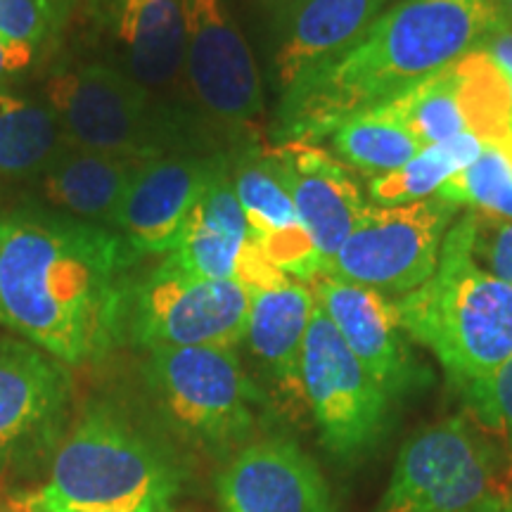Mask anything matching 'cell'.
Here are the masks:
<instances>
[{
  "instance_id": "obj_13",
  "label": "cell",
  "mask_w": 512,
  "mask_h": 512,
  "mask_svg": "<svg viewBox=\"0 0 512 512\" xmlns=\"http://www.w3.org/2000/svg\"><path fill=\"white\" fill-rule=\"evenodd\" d=\"M309 285L351 354L389 399L394 401L420 387L425 375L413 356L411 337L401 323L396 299L328 273L316 275Z\"/></svg>"
},
{
  "instance_id": "obj_18",
  "label": "cell",
  "mask_w": 512,
  "mask_h": 512,
  "mask_svg": "<svg viewBox=\"0 0 512 512\" xmlns=\"http://www.w3.org/2000/svg\"><path fill=\"white\" fill-rule=\"evenodd\" d=\"M394 0H290L275 17L273 76L283 93L299 76L354 48Z\"/></svg>"
},
{
  "instance_id": "obj_2",
  "label": "cell",
  "mask_w": 512,
  "mask_h": 512,
  "mask_svg": "<svg viewBox=\"0 0 512 512\" xmlns=\"http://www.w3.org/2000/svg\"><path fill=\"white\" fill-rule=\"evenodd\" d=\"M496 0H396L366 36L280 93L275 143H318L456 64L501 19Z\"/></svg>"
},
{
  "instance_id": "obj_26",
  "label": "cell",
  "mask_w": 512,
  "mask_h": 512,
  "mask_svg": "<svg viewBox=\"0 0 512 512\" xmlns=\"http://www.w3.org/2000/svg\"><path fill=\"white\" fill-rule=\"evenodd\" d=\"M482 150L484 145L467 131L444 140V143L422 147L411 162L399 166L396 171L370 178L368 195L373 200L370 204L396 207V204L430 200L448 178L475 162Z\"/></svg>"
},
{
  "instance_id": "obj_28",
  "label": "cell",
  "mask_w": 512,
  "mask_h": 512,
  "mask_svg": "<svg viewBox=\"0 0 512 512\" xmlns=\"http://www.w3.org/2000/svg\"><path fill=\"white\" fill-rule=\"evenodd\" d=\"M380 110L401 121L420 147L444 143L465 131L463 114L456 100V76L451 67L420 81L411 91L389 100Z\"/></svg>"
},
{
  "instance_id": "obj_20",
  "label": "cell",
  "mask_w": 512,
  "mask_h": 512,
  "mask_svg": "<svg viewBox=\"0 0 512 512\" xmlns=\"http://www.w3.org/2000/svg\"><path fill=\"white\" fill-rule=\"evenodd\" d=\"M98 12L121 50V72L147 93L174 86L185 64L181 0H100Z\"/></svg>"
},
{
  "instance_id": "obj_16",
  "label": "cell",
  "mask_w": 512,
  "mask_h": 512,
  "mask_svg": "<svg viewBox=\"0 0 512 512\" xmlns=\"http://www.w3.org/2000/svg\"><path fill=\"white\" fill-rule=\"evenodd\" d=\"M230 181L249 226V238L266 259L299 283L325 271L316 242L299 221L278 164L264 150H247L230 162Z\"/></svg>"
},
{
  "instance_id": "obj_12",
  "label": "cell",
  "mask_w": 512,
  "mask_h": 512,
  "mask_svg": "<svg viewBox=\"0 0 512 512\" xmlns=\"http://www.w3.org/2000/svg\"><path fill=\"white\" fill-rule=\"evenodd\" d=\"M72 403L67 366L15 335H0V477L55 444Z\"/></svg>"
},
{
  "instance_id": "obj_33",
  "label": "cell",
  "mask_w": 512,
  "mask_h": 512,
  "mask_svg": "<svg viewBox=\"0 0 512 512\" xmlns=\"http://www.w3.org/2000/svg\"><path fill=\"white\" fill-rule=\"evenodd\" d=\"M465 512H512V498L494 494L484 498V501H479L477 505H472V508Z\"/></svg>"
},
{
  "instance_id": "obj_34",
  "label": "cell",
  "mask_w": 512,
  "mask_h": 512,
  "mask_svg": "<svg viewBox=\"0 0 512 512\" xmlns=\"http://www.w3.org/2000/svg\"><path fill=\"white\" fill-rule=\"evenodd\" d=\"M496 3H498V10H501L503 19L512 27V0H496Z\"/></svg>"
},
{
  "instance_id": "obj_19",
  "label": "cell",
  "mask_w": 512,
  "mask_h": 512,
  "mask_svg": "<svg viewBox=\"0 0 512 512\" xmlns=\"http://www.w3.org/2000/svg\"><path fill=\"white\" fill-rule=\"evenodd\" d=\"M313 309L316 297L311 285L299 280L254 292L249 306L247 349L292 418L309 413L302 387V351Z\"/></svg>"
},
{
  "instance_id": "obj_10",
  "label": "cell",
  "mask_w": 512,
  "mask_h": 512,
  "mask_svg": "<svg viewBox=\"0 0 512 512\" xmlns=\"http://www.w3.org/2000/svg\"><path fill=\"white\" fill-rule=\"evenodd\" d=\"M494 489L491 446L463 418H448L401 446L377 512H465Z\"/></svg>"
},
{
  "instance_id": "obj_5",
  "label": "cell",
  "mask_w": 512,
  "mask_h": 512,
  "mask_svg": "<svg viewBox=\"0 0 512 512\" xmlns=\"http://www.w3.org/2000/svg\"><path fill=\"white\" fill-rule=\"evenodd\" d=\"M143 373L169 425L209 451L245 446L266 406L235 349H150Z\"/></svg>"
},
{
  "instance_id": "obj_21",
  "label": "cell",
  "mask_w": 512,
  "mask_h": 512,
  "mask_svg": "<svg viewBox=\"0 0 512 512\" xmlns=\"http://www.w3.org/2000/svg\"><path fill=\"white\" fill-rule=\"evenodd\" d=\"M230 162L207 185L185 219L174 247L164 254L192 275L235 280L240 256L249 242V226L230 181ZM238 283V280H235Z\"/></svg>"
},
{
  "instance_id": "obj_6",
  "label": "cell",
  "mask_w": 512,
  "mask_h": 512,
  "mask_svg": "<svg viewBox=\"0 0 512 512\" xmlns=\"http://www.w3.org/2000/svg\"><path fill=\"white\" fill-rule=\"evenodd\" d=\"M252 294L235 280L192 275L162 259L131 280L124 309V339L140 349L223 347L245 342Z\"/></svg>"
},
{
  "instance_id": "obj_1",
  "label": "cell",
  "mask_w": 512,
  "mask_h": 512,
  "mask_svg": "<svg viewBox=\"0 0 512 512\" xmlns=\"http://www.w3.org/2000/svg\"><path fill=\"white\" fill-rule=\"evenodd\" d=\"M140 256L98 223L46 207L0 214V328L67 368L124 339L128 271Z\"/></svg>"
},
{
  "instance_id": "obj_7",
  "label": "cell",
  "mask_w": 512,
  "mask_h": 512,
  "mask_svg": "<svg viewBox=\"0 0 512 512\" xmlns=\"http://www.w3.org/2000/svg\"><path fill=\"white\" fill-rule=\"evenodd\" d=\"M456 214V204L439 197L396 207L366 204L323 273L387 297H403L437 271L441 245Z\"/></svg>"
},
{
  "instance_id": "obj_9",
  "label": "cell",
  "mask_w": 512,
  "mask_h": 512,
  "mask_svg": "<svg viewBox=\"0 0 512 512\" xmlns=\"http://www.w3.org/2000/svg\"><path fill=\"white\" fill-rule=\"evenodd\" d=\"M46 102L76 147L136 159L171 155L152 93L110 64L86 62L53 74Z\"/></svg>"
},
{
  "instance_id": "obj_17",
  "label": "cell",
  "mask_w": 512,
  "mask_h": 512,
  "mask_svg": "<svg viewBox=\"0 0 512 512\" xmlns=\"http://www.w3.org/2000/svg\"><path fill=\"white\" fill-rule=\"evenodd\" d=\"M268 152L328 268L366 209V197L347 166L318 143H275Z\"/></svg>"
},
{
  "instance_id": "obj_15",
  "label": "cell",
  "mask_w": 512,
  "mask_h": 512,
  "mask_svg": "<svg viewBox=\"0 0 512 512\" xmlns=\"http://www.w3.org/2000/svg\"><path fill=\"white\" fill-rule=\"evenodd\" d=\"M226 155H164L147 159L128 185L110 223L138 256L166 254Z\"/></svg>"
},
{
  "instance_id": "obj_36",
  "label": "cell",
  "mask_w": 512,
  "mask_h": 512,
  "mask_svg": "<svg viewBox=\"0 0 512 512\" xmlns=\"http://www.w3.org/2000/svg\"><path fill=\"white\" fill-rule=\"evenodd\" d=\"M259 3H264V5H268V8H283L285 3H290V0H259Z\"/></svg>"
},
{
  "instance_id": "obj_23",
  "label": "cell",
  "mask_w": 512,
  "mask_h": 512,
  "mask_svg": "<svg viewBox=\"0 0 512 512\" xmlns=\"http://www.w3.org/2000/svg\"><path fill=\"white\" fill-rule=\"evenodd\" d=\"M69 145L48 102L0 88V178L27 181L43 176Z\"/></svg>"
},
{
  "instance_id": "obj_4",
  "label": "cell",
  "mask_w": 512,
  "mask_h": 512,
  "mask_svg": "<svg viewBox=\"0 0 512 512\" xmlns=\"http://www.w3.org/2000/svg\"><path fill=\"white\" fill-rule=\"evenodd\" d=\"M472 211L448 228L432 278L396 299L408 337L427 347L460 389L512 356V285L472 256Z\"/></svg>"
},
{
  "instance_id": "obj_22",
  "label": "cell",
  "mask_w": 512,
  "mask_h": 512,
  "mask_svg": "<svg viewBox=\"0 0 512 512\" xmlns=\"http://www.w3.org/2000/svg\"><path fill=\"white\" fill-rule=\"evenodd\" d=\"M145 162L69 145L46 174L38 176L43 207L110 228L128 185Z\"/></svg>"
},
{
  "instance_id": "obj_38",
  "label": "cell",
  "mask_w": 512,
  "mask_h": 512,
  "mask_svg": "<svg viewBox=\"0 0 512 512\" xmlns=\"http://www.w3.org/2000/svg\"><path fill=\"white\" fill-rule=\"evenodd\" d=\"M394 3H396V0H394Z\"/></svg>"
},
{
  "instance_id": "obj_31",
  "label": "cell",
  "mask_w": 512,
  "mask_h": 512,
  "mask_svg": "<svg viewBox=\"0 0 512 512\" xmlns=\"http://www.w3.org/2000/svg\"><path fill=\"white\" fill-rule=\"evenodd\" d=\"M472 219H475V238H472L475 261L484 271L512 285V221L484 211H472Z\"/></svg>"
},
{
  "instance_id": "obj_11",
  "label": "cell",
  "mask_w": 512,
  "mask_h": 512,
  "mask_svg": "<svg viewBox=\"0 0 512 512\" xmlns=\"http://www.w3.org/2000/svg\"><path fill=\"white\" fill-rule=\"evenodd\" d=\"M185 64L200 107L228 126H245L264 110V88L249 43L223 0H181Z\"/></svg>"
},
{
  "instance_id": "obj_35",
  "label": "cell",
  "mask_w": 512,
  "mask_h": 512,
  "mask_svg": "<svg viewBox=\"0 0 512 512\" xmlns=\"http://www.w3.org/2000/svg\"><path fill=\"white\" fill-rule=\"evenodd\" d=\"M498 147V150H501L503 152V157L505 159H508V162H510V166H512V133H510V136L508 138H505L503 140V143L501 145H496Z\"/></svg>"
},
{
  "instance_id": "obj_3",
  "label": "cell",
  "mask_w": 512,
  "mask_h": 512,
  "mask_svg": "<svg viewBox=\"0 0 512 512\" xmlns=\"http://www.w3.org/2000/svg\"><path fill=\"white\" fill-rule=\"evenodd\" d=\"M178 491L171 448L117 403L91 401L22 512H171Z\"/></svg>"
},
{
  "instance_id": "obj_32",
  "label": "cell",
  "mask_w": 512,
  "mask_h": 512,
  "mask_svg": "<svg viewBox=\"0 0 512 512\" xmlns=\"http://www.w3.org/2000/svg\"><path fill=\"white\" fill-rule=\"evenodd\" d=\"M486 53L494 57V62L501 67V72L505 74V79L510 83L512 91V27L505 19L501 17L498 22L486 31V36L479 43Z\"/></svg>"
},
{
  "instance_id": "obj_24",
  "label": "cell",
  "mask_w": 512,
  "mask_h": 512,
  "mask_svg": "<svg viewBox=\"0 0 512 512\" xmlns=\"http://www.w3.org/2000/svg\"><path fill=\"white\" fill-rule=\"evenodd\" d=\"M76 0H0V88H12L55 53Z\"/></svg>"
},
{
  "instance_id": "obj_25",
  "label": "cell",
  "mask_w": 512,
  "mask_h": 512,
  "mask_svg": "<svg viewBox=\"0 0 512 512\" xmlns=\"http://www.w3.org/2000/svg\"><path fill=\"white\" fill-rule=\"evenodd\" d=\"M453 76L465 131L482 145H501L512 133V91L501 67L477 46L453 64Z\"/></svg>"
},
{
  "instance_id": "obj_37",
  "label": "cell",
  "mask_w": 512,
  "mask_h": 512,
  "mask_svg": "<svg viewBox=\"0 0 512 512\" xmlns=\"http://www.w3.org/2000/svg\"><path fill=\"white\" fill-rule=\"evenodd\" d=\"M510 475H512V472H510Z\"/></svg>"
},
{
  "instance_id": "obj_14",
  "label": "cell",
  "mask_w": 512,
  "mask_h": 512,
  "mask_svg": "<svg viewBox=\"0 0 512 512\" xmlns=\"http://www.w3.org/2000/svg\"><path fill=\"white\" fill-rule=\"evenodd\" d=\"M221 512H337L311 456L287 437L249 441L216 479Z\"/></svg>"
},
{
  "instance_id": "obj_30",
  "label": "cell",
  "mask_w": 512,
  "mask_h": 512,
  "mask_svg": "<svg viewBox=\"0 0 512 512\" xmlns=\"http://www.w3.org/2000/svg\"><path fill=\"white\" fill-rule=\"evenodd\" d=\"M475 413L503 437L512 453V356L486 380H479L463 389Z\"/></svg>"
},
{
  "instance_id": "obj_8",
  "label": "cell",
  "mask_w": 512,
  "mask_h": 512,
  "mask_svg": "<svg viewBox=\"0 0 512 512\" xmlns=\"http://www.w3.org/2000/svg\"><path fill=\"white\" fill-rule=\"evenodd\" d=\"M306 411L332 456L361 458L384 437L392 399L351 354L316 302L302 351Z\"/></svg>"
},
{
  "instance_id": "obj_29",
  "label": "cell",
  "mask_w": 512,
  "mask_h": 512,
  "mask_svg": "<svg viewBox=\"0 0 512 512\" xmlns=\"http://www.w3.org/2000/svg\"><path fill=\"white\" fill-rule=\"evenodd\" d=\"M510 181L512 166L503 157V152L494 145H484L482 155L467 169L448 178L434 197L456 204V207L467 204V207H472V211H486Z\"/></svg>"
},
{
  "instance_id": "obj_27",
  "label": "cell",
  "mask_w": 512,
  "mask_h": 512,
  "mask_svg": "<svg viewBox=\"0 0 512 512\" xmlns=\"http://www.w3.org/2000/svg\"><path fill=\"white\" fill-rule=\"evenodd\" d=\"M328 138L339 162L370 178L396 171L422 150L401 121L380 107L344 119Z\"/></svg>"
}]
</instances>
